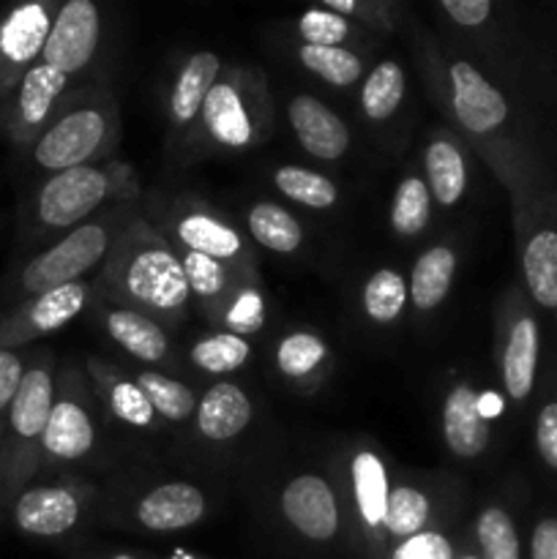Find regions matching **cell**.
<instances>
[{"instance_id": "6da1fadb", "label": "cell", "mask_w": 557, "mask_h": 559, "mask_svg": "<svg viewBox=\"0 0 557 559\" xmlns=\"http://www.w3.org/2000/svg\"><path fill=\"white\" fill-rule=\"evenodd\" d=\"M107 284L126 309L147 317H178L189 304L183 262L173 246L145 222H131L109 251Z\"/></svg>"}, {"instance_id": "7a4b0ae2", "label": "cell", "mask_w": 557, "mask_h": 559, "mask_svg": "<svg viewBox=\"0 0 557 559\" xmlns=\"http://www.w3.org/2000/svg\"><path fill=\"white\" fill-rule=\"evenodd\" d=\"M55 407V382L47 364L25 369L22 385L5 413V435L0 440V506L14 502L20 484L31 473L49 413Z\"/></svg>"}, {"instance_id": "3957f363", "label": "cell", "mask_w": 557, "mask_h": 559, "mask_svg": "<svg viewBox=\"0 0 557 559\" xmlns=\"http://www.w3.org/2000/svg\"><path fill=\"white\" fill-rule=\"evenodd\" d=\"M120 224H123L120 211H109L98 222H85L69 229L58 243L25 262L14 282L16 298L27 300L33 295L47 293V289L82 282V276L112 251L115 240L123 233Z\"/></svg>"}, {"instance_id": "277c9868", "label": "cell", "mask_w": 557, "mask_h": 559, "mask_svg": "<svg viewBox=\"0 0 557 559\" xmlns=\"http://www.w3.org/2000/svg\"><path fill=\"white\" fill-rule=\"evenodd\" d=\"M115 140V120L107 104H74L55 115L47 129L33 142V162L47 173H66L87 167L93 158L104 156Z\"/></svg>"}, {"instance_id": "5b68a950", "label": "cell", "mask_w": 557, "mask_h": 559, "mask_svg": "<svg viewBox=\"0 0 557 559\" xmlns=\"http://www.w3.org/2000/svg\"><path fill=\"white\" fill-rule=\"evenodd\" d=\"M522 276L535 306L557 317V194L546 183L522 186Z\"/></svg>"}, {"instance_id": "8992f818", "label": "cell", "mask_w": 557, "mask_h": 559, "mask_svg": "<svg viewBox=\"0 0 557 559\" xmlns=\"http://www.w3.org/2000/svg\"><path fill=\"white\" fill-rule=\"evenodd\" d=\"M112 194V178L102 167H74L44 180L31 205L33 227L60 233L85 224V218Z\"/></svg>"}, {"instance_id": "52a82bcc", "label": "cell", "mask_w": 557, "mask_h": 559, "mask_svg": "<svg viewBox=\"0 0 557 559\" xmlns=\"http://www.w3.org/2000/svg\"><path fill=\"white\" fill-rule=\"evenodd\" d=\"M55 14L58 9L52 3H22L0 16V102L42 60Z\"/></svg>"}, {"instance_id": "ba28073f", "label": "cell", "mask_w": 557, "mask_h": 559, "mask_svg": "<svg viewBox=\"0 0 557 559\" xmlns=\"http://www.w3.org/2000/svg\"><path fill=\"white\" fill-rule=\"evenodd\" d=\"M87 298H91V284L74 282L20 300L16 309L0 320V349H16L33 338L60 331L85 309Z\"/></svg>"}, {"instance_id": "9c48e42d", "label": "cell", "mask_w": 557, "mask_h": 559, "mask_svg": "<svg viewBox=\"0 0 557 559\" xmlns=\"http://www.w3.org/2000/svg\"><path fill=\"white\" fill-rule=\"evenodd\" d=\"M66 87H69V76L38 60L22 76L16 91L9 96V104L0 112V126H3L5 136L14 142H36L52 120L55 104L63 96Z\"/></svg>"}, {"instance_id": "30bf717a", "label": "cell", "mask_w": 557, "mask_h": 559, "mask_svg": "<svg viewBox=\"0 0 557 559\" xmlns=\"http://www.w3.org/2000/svg\"><path fill=\"white\" fill-rule=\"evenodd\" d=\"M98 38H102V16L96 5L91 0H69L55 14L42 63L63 71L66 76L76 74L91 63Z\"/></svg>"}, {"instance_id": "8fae6325", "label": "cell", "mask_w": 557, "mask_h": 559, "mask_svg": "<svg viewBox=\"0 0 557 559\" xmlns=\"http://www.w3.org/2000/svg\"><path fill=\"white\" fill-rule=\"evenodd\" d=\"M453 87V115L470 134H495L511 118L508 98L467 60H457L448 71Z\"/></svg>"}, {"instance_id": "7c38bea8", "label": "cell", "mask_w": 557, "mask_h": 559, "mask_svg": "<svg viewBox=\"0 0 557 559\" xmlns=\"http://www.w3.org/2000/svg\"><path fill=\"white\" fill-rule=\"evenodd\" d=\"M16 530L33 538H58L80 522V497L66 486H31L11 502Z\"/></svg>"}, {"instance_id": "4fadbf2b", "label": "cell", "mask_w": 557, "mask_h": 559, "mask_svg": "<svg viewBox=\"0 0 557 559\" xmlns=\"http://www.w3.org/2000/svg\"><path fill=\"white\" fill-rule=\"evenodd\" d=\"M506 342H502V385L511 402H528L538 374L541 333L535 317L524 309L522 300H513L508 314Z\"/></svg>"}, {"instance_id": "5bb4252c", "label": "cell", "mask_w": 557, "mask_h": 559, "mask_svg": "<svg viewBox=\"0 0 557 559\" xmlns=\"http://www.w3.org/2000/svg\"><path fill=\"white\" fill-rule=\"evenodd\" d=\"M282 513L309 540H331L339 530V508L328 480L298 475L282 491Z\"/></svg>"}, {"instance_id": "9a60e30c", "label": "cell", "mask_w": 557, "mask_h": 559, "mask_svg": "<svg viewBox=\"0 0 557 559\" xmlns=\"http://www.w3.org/2000/svg\"><path fill=\"white\" fill-rule=\"evenodd\" d=\"M200 115L211 140L224 147H233V151L254 145V140L260 136L249 98L244 96V87L235 80L216 82L208 93Z\"/></svg>"}, {"instance_id": "2e32d148", "label": "cell", "mask_w": 557, "mask_h": 559, "mask_svg": "<svg viewBox=\"0 0 557 559\" xmlns=\"http://www.w3.org/2000/svg\"><path fill=\"white\" fill-rule=\"evenodd\" d=\"M442 437L453 456L475 459L486 451L489 435V415L484 413V396L467 382L451 388L442 407Z\"/></svg>"}, {"instance_id": "e0dca14e", "label": "cell", "mask_w": 557, "mask_h": 559, "mask_svg": "<svg viewBox=\"0 0 557 559\" xmlns=\"http://www.w3.org/2000/svg\"><path fill=\"white\" fill-rule=\"evenodd\" d=\"M289 126L295 131V140L300 142L309 156L333 158L344 156L349 145V131L344 120L333 109H328L320 98L315 96H295L289 102Z\"/></svg>"}, {"instance_id": "ac0fdd59", "label": "cell", "mask_w": 557, "mask_h": 559, "mask_svg": "<svg viewBox=\"0 0 557 559\" xmlns=\"http://www.w3.org/2000/svg\"><path fill=\"white\" fill-rule=\"evenodd\" d=\"M205 516V497L191 484H164L147 491L137 508V519L142 527L156 533H173V530L194 527Z\"/></svg>"}, {"instance_id": "d6986e66", "label": "cell", "mask_w": 557, "mask_h": 559, "mask_svg": "<svg viewBox=\"0 0 557 559\" xmlns=\"http://www.w3.org/2000/svg\"><path fill=\"white\" fill-rule=\"evenodd\" d=\"M96 431L93 420L82 404L74 399H60L49 413L47 429L42 437V453L55 462H74L91 453Z\"/></svg>"}, {"instance_id": "ffe728a7", "label": "cell", "mask_w": 557, "mask_h": 559, "mask_svg": "<svg viewBox=\"0 0 557 559\" xmlns=\"http://www.w3.org/2000/svg\"><path fill=\"white\" fill-rule=\"evenodd\" d=\"M251 420V402L233 382L208 388L197 404V429L211 442L235 440Z\"/></svg>"}, {"instance_id": "44dd1931", "label": "cell", "mask_w": 557, "mask_h": 559, "mask_svg": "<svg viewBox=\"0 0 557 559\" xmlns=\"http://www.w3.org/2000/svg\"><path fill=\"white\" fill-rule=\"evenodd\" d=\"M104 328L109 336L129 355L145 364H158L167 358L169 338L164 328L153 317L134 309H112L104 314Z\"/></svg>"}, {"instance_id": "7402d4cb", "label": "cell", "mask_w": 557, "mask_h": 559, "mask_svg": "<svg viewBox=\"0 0 557 559\" xmlns=\"http://www.w3.org/2000/svg\"><path fill=\"white\" fill-rule=\"evenodd\" d=\"M222 69V60L213 52H197L186 60L169 93V118L178 126L191 123L202 112L208 93L216 85V74Z\"/></svg>"}, {"instance_id": "603a6c76", "label": "cell", "mask_w": 557, "mask_h": 559, "mask_svg": "<svg viewBox=\"0 0 557 559\" xmlns=\"http://www.w3.org/2000/svg\"><path fill=\"white\" fill-rule=\"evenodd\" d=\"M175 235L186 246V251L205 254L211 260L224 262L244 254V240H240V235L229 224H224L222 218L211 216V213H183L178 218V224H175Z\"/></svg>"}, {"instance_id": "cb8c5ba5", "label": "cell", "mask_w": 557, "mask_h": 559, "mask_svg": "<svg viewBox=\"0 0 557 559\" xmlns=\"http://www.w3.org/2000/svg\"><path fill=\"white\" fill-rule=\"evenodd\" d=\"M453 273H457V254L448 246H431L415 262L413 276H410V298L420 311H429L446 300L451 289Z\"/></svg>"}, {"instance_id": "d4e9b609", "label": "cell", "mask_w": 557, "mask_h": 559, "mask_svg": "<svg viewBox=\"0 0 557 559\" xmlns=\"http://www.w3.org/2000/svg\"><path fill=\"white\" fill-rule=\"evenodd\" d=\"M426 175H429V191L440 205L451 207L462 200L467 189V164L453 142L435 140L426 147Z\"/></svg>"}, {"instance_id": "484cf974", "label": "cell", "mask_w": 557, "mask_h": 559, "mask_svg": "<svg viewBox=\"0 0 557 559\" xmlns=\"http://www.w3.org/2000/svg\"><path fill=\"white\" fill-rule=\"evenodd\" d=\"M353 491L366 527H382L388 502V473L375 453L364 451L353 459Z\"/></svg>"}, {"instance_id": "4316f807", "label": "cell", "mask_w": 557, "mask_h": 559, "mask_svg": "<svg viewBox=\"0 0 557 559\" xmlns=\"http://www.w3.org/2000/svg\"><path fill=\"white\" fill-rule=\"evenodd\" d=\"M249 233L265 249L276 251V254H293L304 240V229L300 224L289 216L284 207L273 205V202H260L249 211Z\"/></svg>"}, {"instance_id": "83f0119b", "label": "cell", "mask_w": 557, "mask_h": 559, "mask_svg": "<svg viewBox=\"0 0 557 559\" xmlns=\"http://www.w3.org/2000/svg\"><path fill=\"white\" fill-rule=\"evenodd\" d=\"M404 98V71L393 60H382L360 91V107L369 120H388Z\"/></svg>"}, {"instance_id": "f1b7e54d", "label": "cell", "mask_w": 557, "mask_h": 559, "mask_svg": "<svg viewBox=\"0 0 557 559\" xmlns=\"http://www.w3.org/2000/svg\"><path fill=\"white\" fill-rule=\"evenodd\" d=\"M137 388L145 393L153 413H158L162 418L186 420L197 413V396L191 393V388L173 380V377L158 374V371H142L137 377Z\"/></svg>"}, {"instance_id": "f546056e", "label": "cell", "mask_w": 557, "mask_h": 559, "mask_svg": "<svg viewBox=\"0 0 557 559\" xmlns=\"http://www.w3.org/2000/svg\"><path fill=\"white\" fill-rule=\"evenodd\" d=\"M426 522H429V500H426V495H420L413 486H396V489L388 491L382 527L393 538H413V535L424 533Z\"/></svg>"}, {"instance_id": "4dcf8cb0", "label": "cell", "mask_w": 557, "mask_h": 559, "mask_svg": "<svg viewBox=\"0 0 557 559\" xmlns=\"http://www.w3.org/2000/svg\"><path fill=\"white\" fill-rule=\"evenodd\" d=\"M249 342L240 333H216L191 347V364L205 374H227L249 360Z\"/></svg>"}, {"instance_id": "1f68e13d", "label": "cell", "mask_w": 557, "mask_h": 559, "mask_svg": "<svg viewBox=\"0 0 557 559\" xmlns=\"http://www.w3.org/2000/svg\"><path fill=\"white\" fill-rule=\"evenodd\" d=\"M298 58L311 74H317L320 80L331 82L336 87L353 85L364 74V63H360L358 55H353L344 47H311V44H304L298 49Z\"/></svg>"}, {"instance_id": "d6a6232c", "label": "cell", "mask_w": 557, "mask_h": 559, "mask_svg": "<svg viewBox=\"0 0 557 559\" xmlns=\"http://www.w3.org/2000/svg\"><path fill=\"white\" fill-rule=\"evenodd\" d=\"M481 546V559H522L519 533L506 508L489 506L481 511L478 527H475Z\"/></svg>"}, {"instance_id": "836d02e7", "label": "cell", "mask_w": 557, "mask_h": 559, "mask_svg": "<svg viewBox=\"0 0 557 559\" xmlns=\"http://www.w3.org/2000/svg\"><path fill=\"white\" fill-rule=\"evenodd\" d=\"M273 183H276V189L284 197H289V200L300 202L306 207H317V211L331 207L339 200L336 186L325 175L311 173V169L304 167H278L273 173Z\"/></svg>"}, {"instance_id": "e575fe53", "label": "cell", "mask_w": 557, "mask_h": 559, "mask_svg": "<svg viewBox=\"0 0 557 559\" xmlns=\"http://www.w3.org/2000/svg\"><path fill=\"white\" fill-rule=\"evenodd\" d=\"M431 191L420 178L410 175L399 183L391 205V227L404 238H413L429 224Z\"/></svg>"}, {"instance_id": "d590c367", "label": "cell", "mask_w": 557, "mask_h": 559, "mask_svg": "<svg viewBox=\"0 0 557 559\" xmlns=\"http://www.w3.org/2000/svg\"><path fill=\"white\" fill-rule=\"evenodd\" d=\"M404 304H407V284L391 267H382L375 276L366 282L364 287V311L375 322H393L402 314Z\"/></svg>"}, {"instance_id": "8d00e7d4", "label": "cell", "mask_w": 557, "mask_h": 559, "mask_svg": "<svg viewBox=\"0 0 557 559\" xmlns=\"http://www.w3.org/2000/svg\"><path fill=\"white\" fill-rule=\"evenodd\" d=\"M325 355L328 347L320 336H315L309 331H295L278 342L276 366L282 374L298 380V377L311 374L325 360Z\"/></svg>"}, {"instance_id": "74e56055", "label": "cell", "mask_w": 557, "mask_h": 559, "mask_svg": "<svg viewBox=\"0 0 557 559\" xmlns=\"http://www.w3.org/2000/svg\"><path fill=\"white\" fill-rule=\"evenodd\" d=\"M183 262L186 282H189V289L202 300H222L224 295L229 293V276L227 267L218 260H211L205 254H194V251H186L180 257Z\"/></svg>"}, {"instance_id": "f35d334b", "label": "cell", "mask_w": 557, "mask_h": 559, "mask_svg": "<svg viewBox=\"0 0 557 559\" xmlns=\"http://www.w3.org/2000/svg\"><path fill=\"white\" fill-rule=\"evenodd\" d=\"M107 404L120 420L131 426H145L153 424V407L147 402L145 393L137 388V382L129 380H109L107 382Z\"/></svg>"}, {"instance_id": "ab89813d", "label": "cell", "mask_w": 557, "mask_h": 559, "mask_svg": "<svg viewBox=\"0 0 557 559\" xmlns=\"http://www.w3.org/2000/svg\"><path fill=\"white\" fill-rule=\"evenodd\" d=\"M298 33L311 47H339L349 36V25L344 16L331 14V11L309 9L298 20Z\"/></svg>"}, {"instance_id": "60d3db41", "label": "cell", "mask_w": 557, "mask_h": 559, "mask_svg": "<svg viewBox=\"0 0 557 559\" xmlns=\"http://www.w3.org/2000/svg\"><path fill=\"white\" fill-rule=\"evenodd\" d=\"M391 559H453V546L440 533H418L413 538L402 540L393 549Z\"/></svg>"}, {"instance_id": "b9f144b4", "label": "cell", "mask_w": 557, "mask_h": 559, "mask_svg": "<svg viewBox=\"0 0 557 559\" xmlns=\"http://www.w3.org/2000/svg\"><path fill=\"white\" fill-rule=\"evenodd\" d=\"M535 448L552 473H557V399L544 402L535 418Z\"/></svg>"}, {"instance_id": "7bdbcfd3", "label": "cell", "mask_w": 557, "mask_h": 559, "mask_svg": "<svg viewBox=\"0 0 557 559\" xmlns=\"http://www.w3.org/2000/svg\"><path fill=\"white\" fill-rule=\"evenodd\" d=\"M25 377V360L14 349H0V420L9 413Z\"/></svg>"}, {"instance_id": "ee69618b", "label": "cell", "mask_w": 557, "mask_h": 559, "mask_svg": "<svg viewBox=\"0 0 557 559\" xmlns=\"http://www.w3.org/2000/svg\"><path fill=\"white\" fill-rule=\"evenodd\" d=\"M227 322L235 328L233 333L238 331H257L262 325V298L254 289H246L238 298V304L229 309Z\"/></svg>"}, {"instance_id": "f6af8a7d", "label": "cell", "mask_w": 557, "mask_h": 559, "mask_svg": "<svg viewBox=\"0 0 557 559\" xmlns=\"http://www.w3.org/2000/svg\"><path fill=\"white\" fill-rule=\"evenodd\" d=\"M442 11L459 25L478 27L489 20L495 5L489 0H442Z\"/></svg>"}, {"instance_id": "bcb514c9", "label": "cell", "mask_w": 557, "mask_h": 559, "mask_svg": "<svg viewBox=\"0 0 557 559\" xmlns=\"http://www.w3.org/2000/svg\"><path fill=\"white\" fill-rule=\"evenodd\" d=\"M530 559H557V519L544 516L530 535Z\"/></svg>"}, {"instance_id": "7dc6e473", "label": "cell", "mask_w": 557, "mask_h": 559, "mask_svg": "<svg viewBox=\"0 0 557 559\" xmlns=\"http://www.w3.org/2000/svg\"><path fill=\"white\" fill-rule=\"evenodd\" d=\"M325 11H331V14L336 16H347V14H358L360 5L358 3H349V0H328L325 5H322Z\"/></svg>"}, {"instance_id": "c3c4849f", "label": "cell", "mask_w": 557, "mask_h": 559, "mask_svg": "<svg viewBox=\"0 0 557 559\" xmlns=\"http://www.w3.org/2000/svg\"><path fill=\"white\" fill-rule=\"evenodd\" d=\"M112 559H137V557H131V555H115Z\"/></svg>"}, {"instance_id": "681fc988", "label": "cell", "mask_w": 557, "mask_h": 559, "mask_svg": "<svg viewBox=\"0 0 557 559\" xmlns=\"http://www.w3.org/2000/svg\"><path fill=\"white\" fill-rule=\"evenodd\" d=\"M459 559H481V557H475V555H464V557H459Z\"/></svg>"}]
</instances>
